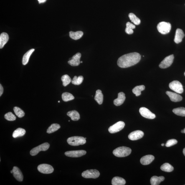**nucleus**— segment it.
Returning a JSON list of instances; mask_svg holds the SVG:
<instances>
[{
	"label": "nucleus",
	"instance_id": "1",
	"mask_svg": "<svg viewBox=\"0 0 185 185\" xmlns=\"http://www.w3.org/2000/svg\"><path fill=\"white\" fill-rule=\"evenodd\" d=\"M141 58V55L138 53H130L120 57L117 61V64L121 68H127L138 64Z\"/></svg>",
	"mask_w": 185,
	"mask_h": 185
},
{
	"label": "nucleus",
	"instance_id": "2",
	"mask_svg": "<svg viewBox=\"0 0 185 185\" xmlns=\"http://www.w3.org/2000/svg\"><path fill=\"white\" fill-rule=\"evenodd\" d=\"M131 152V148L125 146L119 147L113 152V154L115 156L119 157H123L129 156Z\"/></svg>",
	"mask_w": 185,
	"mask_h": 185
},
{
	"label": "nucleus",
	"instance_id": "3",
	"mask_svg": "<svg viewBox=\"0 0 185 185\" xmlns=\"http://www.w3.org/2000/svg\"><path fill=\"white\" fill-rule=\"evenodd\" d=\"M67 142L69 145L73 146H79L85 144L86 142L85 138L82 136H75L68 138Z\"/></svg>",
	"mask_w": 185,
	"mask_h": 185
},
{
	"label": "nucleus",
	"instance_id": "4",
	"mask_svg": "<svg viewBox=\"0 0 185 185\" xmlns=\"http://www.w3.org/2000/svg\"><path fill=\"white\" fill-rule=\"evenodd\" d=\"M171 26L169 22H161L159 23L157 26V29L159 32L163 34H166L169 33L171 29Z\"/></svg>",
	"mask_w": 185,
	"mask_h": 185
},
{
	"label": "nucleus",
	"instance_id": "5",
	"mask_svg": "<svg viewBox=\"0 0 185 185\" xmlns=\"http://www.w3.org/2000/svg\"><path fill=\"white\" fill-rule=\"evenodd\" d=\"M50 147V145L48 143H44L39 146L33 148L30 152L31 156H34L37 155L41 151H47Z\"/></svg>",
	"mask_w": 185,
	"mask_h": 185
},
{
	"label": "nucleus",
	"instance_id": "6",
	"mask_svg": "<svg viewBox=\"0 0 185 185\" xmlns=\"http://www.w3.org/2000/svg\"><path fill=\"white\" fill-rule=\"evenodd\" d=\"M99 171L96 169L87 170L83 172L82 174L83 177L85 178H93L96 179L100 176Z\"/></svg>",
	"mask_w": 185,
	"mask_h": 185
},
{
	"label": "nucleus",
	"instance_id": "7",
	"mask_svg": "<svg viewBox=\"0 0 185 185\" xmlns=\"http://www.w3.org/2000/svg\"><path fill=\"white\" fill-rule=\"evenodd\" d=\"M169 87L171 90L178 93L182 94L183 92V87L180 82L178 81H174L169 84Z\"/></svg>",
	"mask_w": 185,
	"mask_h": 185
},
{
	"label": "nucleus",
	"instance_id": "8",
	"mask_svg": "<svg viewBox=\"0 0 185 185\" xmlns=\"http://www.w3.org/2000/svg\"><path fill=\"white\" fill-rule=\"evenodd\" d=\"M125 126L124 122L120 121L110 126L108 129L109 132L111 133H115L121 131Z\"/></svg>",
	"mask_w": 185,
	"mask_h": 185
},
{
	"label": "nucleus",
	"instance_id": "9",
	"mask_svg": "<svg viewBox=\"0 0 185 185\" xmlns=\"http://www.w3.org/2000/svg\"><path fill=\"white\" fill-rule=\"evenodd\" d=\"M174 58L173 54L166 57L160 64L159 67L162 69H165L171 66L173 64Z\"/></svg>",
	"mask_w": 185,
	"mask_h": 185
},
{
	"label": "nucleus",
	"instance_id": "10",
	"mask_svg": "<svg viewBox=\"0 0 185 185\" xmlns=\"http://www.w3.org/2000/svg\"><path fill=\"white\" fill-rule=\"evenodd\" d=\"M39 172L44 174H50L54 171L53 167L51 165L47 164H42L39 165L37 167Z\"/></svg>",
	"mask_w": 185,
	"mask_h": 185
},
{
	"label": "nucleus",
	"instance_id": "11",
	"mask_svg": "<svg viewBox=\"0 0 185 185\" xmlns=\"http://www.w3.org/2000/svg\"><path fill=\"white\" fill-rule=\"evenodd\" d=\"M139 112L142 116L144 118L153 119L156 117V115L150 111L145 107H142L140 108Z\"/></svg>",
	"mask_w": 185,
	"mask_h": 185
},
{
	"label": "nucleus",
	"instance_id": "12",
	"mask_svg": "<svg viewBox=\"0 0 185 185\" xmlns=\"http://www.w3.org/2000/svg\"><path fill=\"white\" fill-rule=\"evenodd\" d=\"M87 152L84 150L69 151L66 152V156L71 157H79L86 154Z\"/></svg>",
	"mask_w": 185,
	"mask_h": 185
},
{
	"label": "nucleus",
	"instance_id": "13",
	"mask_svg": "<svg viewBox=\"0 0 185 185\" xmlns=\"http://www.w3.org/2000/svg\"><path fill=\"white\" fill-rule=\"evenodd\" d=\"M144 135V133L143 131L136 130L130 133L128 135V138L132 141H135L142 138Z\"/></svg>",
	"mask_w": 185,
	"mask_h": 185
},
{
	"label": "nucleus",
	"instance_id": "14",
	"mask_svg": "<svg viewBox=\"0 0 185 185\" xmlns=\"http://www.w3.org/2000/svg\"><path fill=\"white\" fill-rule=\"evenodd\" d=\"M81 54L80 53H77L73 56L68 62V63L72 66H77L80 63V59Z\"/></svg>",
	"mask_w": 185,
	"mask_h": 185
},
{
	"label": "nucleus",
	"instance_id": "15",
	"mask_svg": "<svg viewBox=\"0 0 185 185\" xmlns=\"http://www.w3.org/2000/svg\"><path fill=\"white\" fill-rule=\"evenodd\" d=\"M13 174L14 177L18 181L21 182L23 181L24 176L22 172L17 167L14 166L13 168Z\"/></svg>",
	"mask_w": 185,
	"mask_h": 185
},
{
	"label": "nucleus",
	"instance_id": "16",
	"mask_svg": "<svg viewBox=\"0 0 185 185\" xmlns=\"http://www.w3.org/2000/svg\"><path fill=\"white\" fill-rule=\"evenodd\" d=\"M185 35L183 31L181 29H177L176 30L174 39V42L176 44L179 43L182 41Z\"/></svg>",
	"mask_w": 185,
	"mask_h": 185
},
{
	"label": "nucleus",
	"instance_id": "17",
	"mask_svg": "<svg viewBox=\"0 0 185 185\" xmlns=\"http://www.w3.org/2000/svg\"><path fill=\"white\" fill-rule=\"evenodd\" d=\"M166 94L169 97L171 101L175 102L181 101L182 100V97L178 94L170 91H167Z\"/></svg>",
	"mask_w": 185,
	"mask_h": 185
},
{
	"label": "nucleus",
	"instance_id": "18",
	"mask_svg": "<svg viewBox=\"0 0 185 185\" xmlns=\"http://www.w3.org/2000/svg\"><path fill=\"white\" fill-rule=\"evenodd\" d=\"M125 100V93L123 92H120L118 94V98L114 100L113 103L116 106H119L123 104Z\"/></svg>",
	"mask_w": 185,
	"mask_h": 185
},
{
	"label": "nucleus",
	"instance_id": "19",
	"mask_svg": "<svg viewBox=\"0 0 185 185\" xmlns=\"http://www.w3.org/2000/svg\"><path fill=\"white\" fill-rule=\"evenodd\" d=\"M154 157L152 155H147L142 157L140 162L144 165H148L151 163L154 159Z\"/></svg>",
	"mask_w": 185,
	"mask_h": 185
},
{
	"label": "nucleus",
	"instance_id": "20",
	"mask_svg": "<svg viewBox=\"0 0 185 185\" xmlns=\"http://www.w3.org/2000/svg\"><path fill=\"white\" fill-rule=\"evenodd\" d=\"M9 37L6 33L3 32L0 35V49L3 48L9 40Z\"/></svg>",
	"mask_w": 185,
	"mask_h": 185
},
{
	"label": "nucleus",
	"instance_id": "21",
	"mask_svg": "<svg viewBox=\"0 0 185 185\" xmlns=\"http://www.w3.org/2000/svg\"><path fill=\"white\" fill-rule=\"evenodd\" d=\"M165 178L163 176H152L150 180V182L152 185H159L161 182L164 181Z\"/></svg>",
	"mask_w": 185,
	"mask_h": 185
},
{
	"label": "nucleus",
	"instance_id": "22",
	"mask_svg": "<svg viewBox=\"0 0 185 185\" xmlns=\"http://www.w3.org/2000/svg\"><path fill=\"white\" fill-rule=\"evenodd\" d=\"M67 115L70 117L73 121H76L80 119V115L78 112L75 110L68 112Z\"/></svg>",
	"mask_w": 185,
	"mask_h": 185
},
{
	"label": "nucleus",
	"instance_id": "23",
	"mask_svg": "<svg viewBox=\"0 0 185 185\" xmlns=\"http://www.w3.org/2000/svg\"><path fill=\"white\" fill-rule=\"evenodd\" d=\"M83 35V33L81 31H78L74 32L70 31L69 32V36L71 38L77 40L81 38Z\"/></svg>",
	"mask_w": 185,
	"mask_h": 185
},
{
	"label": "nucleus",
	"instance_id": "24",
	"mask_svg": "<svg viewBox=\"0 0 185 185\" xmlns=\"http://www.w3.org/2000/svg\"><path fill=\"white\" fill-rule=\"evenodd\" d=\"M126 183L125 180L123 178L115 176L112 180V184L113 185H124Z\"/></svg>",
	"mask_w": 185,
	"mask_h": 185
},
{
	"label": "nucleus",
	"instance_id": "25",
	"mask_svg": "<svg viewBox=\"0 0 185 185\" xmlns=\"http://www.w3.org/2000/svg\"><path fill=\"white\" fill-rule=\"evenodd\" d=\"M34 49H32L28 51L25 54H24L22 59V64L23 65H26L28 63L30 57L32 53L34 52Z\"/></svg>",
	"mask_w": 185,
	"mask_h": 185
},
{
	"label": "nucleus",
	"instance_id": "26",
	"mask_svg": "<svg viewBox=\"0 0 185 185\" xmlns=\"http://www.w3.org/2000/svg\"><path fill=\"white\" fill-rule=\"evenodd\" d=\"M94 99L99 105H101L103 103V95L101 91L98 90L96 91Z\"/></svg>",
	"mask_w": 185,
	"mask_h": 185
},
{
	"label": "nucleus",
	"instance_id": "27",
	"mask_svg": "<svg viewBox=\"0 0 185 185\" xmlns=\"http://www.w3.org/2000/svg\"><path fill=\"white\" fill-rule=\"evenodd\" d=\"M26 133V130L24 129L18 128L13 133V138H16L18 137L24 136Z\"/></svg>",
	"mask_w": 185,
	"mask_h": 185
},
{
	"label": "nucleus",
	"instance_id": "28",
	"mask_svg": "<svg viewBox=\"0 0 185 185\" xmlns=\"http://www.w3.org/2000/svg\"><path fill=\"white\" fill-rule=\"evenodd\" d=\"M161 169L163 171L169 173L173 171L174 169V168L169 163H165L161 166Z\"/></svg>",
	"mask_w": 185,
	"mask_h": 185
},
{
	"label": "nucleus",
	"instance_id": "29",
	"mask_svg": "<svg viewBox=\"0 0 185 185\" xmlns=\"http://www.w3.org/2000/svg\"><path fill=\"white\" fill-rule=\"evenodd\" d=\"M145 89V87L144 85L137 86L133 89V92L136 96H138L141 95V92L144 90Z\"/></svg>",
	"mask_w": 185,
	"mask_h": 185
},
{
	"label": "nucleus",
	"instance_id": "30",
	"mask_svg": "<svg viewBox=\"0 0 185 185\" xmlns=\"http://www.w3.org/2000/svg\"><path fill=\"white\" fill-rule=\"evenodd\" d=\"M173 111V113L176 115L185 117V108L184 107H180L174 109Z\"/></svg>",
	"mask_w": 185,
	"mask_h": 185
},
{
	"label": "nucleus",
	"instance_id": "31",
	"mask_svg": "<svg viewBox=\"0 0 185 185\" xmlns=\"http://www.w3.org/2000/svg\"><path fill=\"white\" fill-rule=\"evenodd\" d=\"M62 98L64 102H68L75 99V97L72 94L68 92H64L62 94Z\"/></svg>",
	"mask_w": 185,
	"mask_h": 185
},
{
	"label": "nucleus",
	"instance_id": "32",
	"mask_svg": "<svg viewBox=\"0 0 185 185\" xmlns=\"http://www.w3.org/2000/svg\"><path fill=\"white\" fill-rule=\"evenodd\" d=\"M60 128V125L57 123L52 124L47 129V133L49 134L52 133L57 131Z\"/></svg>",
	"mask_w": 185,
	"mask_h": 185
},
{
	"label": "nucleus",
	"instance_id": "33",
	"mask_svg": "<svg viewBox=\"0 0 185 185\" xmlns=\"http://www.w3.org/2000/svg\"><path fill=\"white\" fill-rule=\"evenodd\" d=\"M126 25V28L125 29V32L128 34H133L134 32L133 30L135 28L134 25L130 22H128L127 23Z\"/></svg>",
	"mask_w": 185,
	"mask_h": 185
},
{
	"label": "nucleus",
	"instance_id": "34",
	"mask_svg": "<svg viewBox=\"0 0 185 185\" xmlns=\"http://www.w3.org/2000/svg\"><path fill=\"white\" fill-rule=\"evenodd\" d=\"M129 18L130 20L134 24L136 25H138L140 24L141 20L133 13H131L129 14Z\"/></svg>",
	"mask_w": 185,
	"mask_h": 185
},
{
	"label": "nucleus",
	"instance_id": "35",
	"mask_svg": "<svg viewBox=\"0 0 185 185\" xmlns=\"http://www.w3.org/2000/svg\"><path fill=\"white\" fill-rule=\"evenodd\" d=\"M83 79V77L82 76H79L78 77L75 76L72 80V82L73 85H79L82 83Z\"/></svg>",
	"mask_w": 185,
	"mask_h": 185
},
{
	"label": "nucleus",
	"instance_id": "36",
	"mask_svg": "<svg viewBox=\"0 0 185 185\" xmlns=\"http://www.w3.org/2000/svg\"><path fill=\"white\" fill-rule=\"evenodd\" d=\"M61 80L62 82L63 85L64 87H66L71 82H72V81L70 77L67 75H63L61 78Z\"/></svg>",
	"mask_w": 185,
	"mask_h": 185
},
{
	"label": "nucleus",
	"instance_id": "37",
	"mask_svg": "<svg viewBox=\"0 0 185 185\" xmlns=\"http://www.w3.org/2000/svg\"><path fill=\"white\" fill-rule=\"evenodd\" d=\"M14 110L15 113L19 118H22L24 116L25 113L24 111L19 107H15L14 108Z\"/></svg>",
	"mask_w": 185,
	"mask_h": 185
},
{
	"label": "nucleus",
	"instance_id": "38",
	"mask_svg": "<svg viewBox=\"0 0 185 185\" xmlns=\"http://www.w3.org/2000/svg\"><path fill=\"white\" fill-rule=\"evenodd\" d=\"M5 118L8 121H14L16 120V117L11 112H9L5 115Z\"/></svg>",
	"mask_w": 185,
	"mask_h": 185
},
{
	"label": "nucleus",
	"instance_id": "39",
	"mask_svg": "<svg viewBox=\"0 0 185 185\" xmlns=\"http://www.w3.org/2000/svg\"><path fill=\"white\" fill-rule=\"evenodd\" d=\"M178 143L177 140L176 139H171L168 140L166 144V146L167 147H170L176 145Z\"/></svg>",
	"mask_w": 185,
	"mask_h": 185
},
{
	"label": "nucleus",
	"instance_id": "40",
	"mask_svg": "<svg viewBox=\"0 0 185 185\" xmlns=\"http://www.w3.org/2000/svg\"><path fill=\"white\" fill-rule=\"evenodd\" d=\"M3 92H4V89H3L2 86L1 84L0 85V96H1V95H2Z\"/></svg>",
	"mask_w": 185,
	"mask_h": 185
},
{
	"label": "nucleus",
	"instance_id": "41",
	"mask_svg": "<svg viewBox=\"0 0 185 185\" xmlns=\"http://www.w3.org/2000/svg\"><path fill=\"white\" fill-rule=\"evenodd\" d=\"M38 1H39V4H41V3L45 2L46 1V0H38Z\"/></svg>",
	"mask_w": 185,
	"mask_h": 185
},
{
	"label": "nucleus",
	"instance_id": "42",
	"mask_svg": "<svg viewBox=\"0 0 185 185\" xmlns=\"http://www.w3.org/2000/svg\"><path fill=\"white\" fill-rule=\"evenodd\" d=\"M183 154H184V156H185V148H184V149H183Z\"/></svg>",
	"mask_w": 185,
	"mask_h": 185
},
{
	"label": "nucleus",
	"instance_id": "43",
	"mask_svg": "<svg viewBox=\"0 0 185 185\" xmlns=\"http://www.w3.org/2000/svg\"><path fill=\"white\" fill-rule=\"evenodd\" d=\"M181 133H184V130H181Z\"/></svg>",
	"mask_w": 185,
	"mask_h": 185
},
{
	"label": "nucleus",
	"instance_id": "44",
	"mask_svg": "<svg viewBox=\"0 0 185 185\" xmlns=\"http://www.w3.org/2000/svg\"><path fill=\"white\" fill-rule=\"evenodd\" d=\"M161 145L162 146H164V144H163V143Z\"/></svg>",
	"mask_w": 185,
	"mask_h": 185
},
{
	"label": "nucleus",
	"instance_id": "45",
	"mask_svg": "<svg viewBox=\"0 0 185 185\" xmlns=\"http://www.w3.org/2000/svg\"><path fill=\"white\" fill-rule=\"evenodd\" d=\"M11 173H13V171H11Z\"/></svg>",
	"mask_w": 185,
	"mask_h": 185
},
{
	"label": "nucleus",
	"instance_id": "46",
	"mask_svg": "<svg viewBox=\"0 0 185 185\" xmlns=\"http://www.w3.org/2000/svg\"><path fill=\"white\" fill-rule=\"evenodd\" d=\"M80 63H83L82 61H81Z\"/></svg>",
	"mask_w": 185,
	"mask_h": 185
},
{
	"label": "nucleus",
	"instance_id": "47",
	"mask_svg": "<svg viewBox=\"0 0 185 185\" xmlns=\"http://www.w3.org/2000/svg\"><path fill=\"white\" fill-rule=\"evenodd\" d=\"M184 133H185V128H184Z\"/></svg>",
	"mask_w": 185,
	"mask_h": 185
},
{
	"label": "nucleus",
	"instance_id": "48",
	"mask_svg": "<svg viewBox=\"0 0 185 185\" xmlns=\"http://www.w3.org/2000/svg\"><path fill=\"white\" fill-rule=\"evenodd\" d=\"M58 103H60V101H58Z\"/></svg>",
	"mask_w": 185,
	"mask_h": 185
},
{
	"label": "nucleus",
	"instance_id": "49",
	"mask_svg": "<svg viewBox=\"0 0 185 185\" xmlns=\"http://www.w3.org/2000/svg\"><path fill=\"white\" fill-rule=\"evenodd\" d=\"M184 75L185 76V72H184Z\"/></svg>",
	"mask_w": 185,
	"mask_h": 185
}]
</instances>
